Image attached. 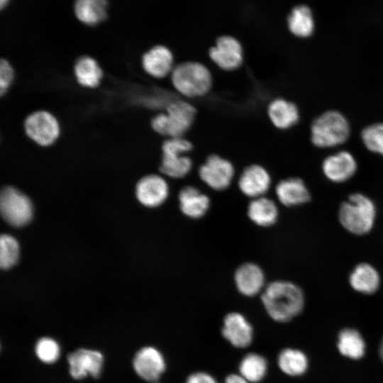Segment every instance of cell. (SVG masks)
I'll use <instances>...</instances> for the list:
<instances>
[{
	"label": "cell",
	"mask_w": 383,
	"mask_h": 383,
	"mask_svg": "<svg viewBox=\"0 0 383 383\" xmlns=\"http://www.w3.org/2000/svg\"><path fill=\"white\" fill-rule=\"evenodd\" d=\"M275 193L280 203L286 206L302 205L311 200L309 190L299 177L280 180L275 187Z\"/></svg>",
	"instance_id": "20"
},
{
	"label": "cell",
	"mask_w": 383,
	"mask_h": 383,
	"mask_svg": "<svg viewBox=\"0 0 383 383\" xmlns=\"http://www.w3.org/2000/svg\"><path fill=\"white\" fill-rule=\"evenodd\" d=\"M35 353L38 357L45 363L55 362L60 355L58 344L52 338H43L35 345Z\"/></svg>",
	"instance_id": "32"
},
{
	"label": "cell",
	"mask_w": 383,
	"mask_h": 383,
	"mask_svg": "<svg viewBox=\"0 0 383 383\" xmlns=\"http://www.w3.org/2000/svg\"><path fill=\"white\" fill-rule=\"evenodd\" d=\"M224 383H250L240 374H230L226 379Z\"/></svg>",
	"instance_id": "35"
},
{
	"label": "cell",
	"mask_w": 383,
	"mask_h": 383,
	"mask_svg": "<svg viewBox=\"0 0 383 383\" xmlns=\"http://www.w3.org/2000/svg\"><path fill=\"white\" fill-rule=\"evenodd\" d=\"M234 280L240 293L246 296H253L263 289L265 274L257 264L246 262L235 270Z\"/></svg>",
	"instance_id": "19"
},
{
	"label": "cell",
	"mask_w": 383,
	"mask_h": 383,
	"mask_svg": "<svg viewBox=\"0 0 383 383\" xmlns=\"http://www.w3.org/2000/svg\"><path fill=\"white\" fill-rule=\"evenodd\" d=\"M174 55L164 45H157L148 50L142 56L143 70L156 79L170 77L175 67Z\"/></svg>",
	"instance_id": "13"
},
{
	"label": "cell",
	"mask_w": 383,
	"mask_h": 383,
	"mask_svg": "<svg viewBox=\"0 0 383 383\" xmlns=\"http://www.w3.org/2000/svg\"><path fill=\"white\" fill-rule=\"evenodd\" d=\"M24 132L36 145L48 147L58 139L60 126L57 118L45 110L30 113L23 122Z\"/></svg>",
	"instance_id": "9"
},
{
	"label": "cell",
	"mask_w": 383,
	"mask_h": 383,
	"mask_svg": "<svg viewBox=\"0 0 383 383\" xmlns=\"http://www.w3.org/2000/svg\"><path fill=\"white\" fill-rule=\"evenodd\" d=\"M9 0H0L1 8L3 9L8 3Z\"/></svg>",
	"instance_id": "37"
},
{
	"label": "cell",
	"mask_w": 383,
	"mask_h": 383,
	"mask_svg": "<svg viewBox=\"0 0 383 383\" xmlns=\"http://www.w3.org/2000/svg\"><path fill=\"white\" fill-rule=\"evenodd\" d=\"M379 357L382 360V361L383 362V338L380 343V345H379Z\"/></svg>",
	"instance_id": "36"
},
{
	"label": "cell",
	"mask_w": 383,
	"mask_h": 383,
	"mask_svg": "<svg viewBox=\"0 0 383 383\" xmlns=\"http://www.w3.org/2000/svg\"><path fill=\"white\" fill-rule=\"evenodd\" d=\"M381 282L378 271L370 264L360 263L355 266L349 276L351 287L364 294L375 293Z\"/></svg>",
	"instance_id": "22"
},
{
	"label": "cell",
	"mask_w": 383,
	"mask_h": 383,
	"mask_svg": "<svg viewBox=\"0 0 383 383\" xmlns=\"http://www.w3.org/2000/svg\"><path fill=\"white\" fill-rule=\"evenodd\" d=\"M360 139L368 151L383 156V122L372 123L364 127Z\"/></svg>",
	"instance_id": "30"
},
{
	"label": "cell",
	"mask_w": 383,
	"mask_h": 383,
	"mask_svg": "<svg viewBox=\"0 0 383 383\" xmlns=\"http://www.w3.org/2000/svg\"><path fill=\"white\" fill-rule=\"evenodd\" d=\"M211 62L225 72L238 71L244 64V49L241 43L231 35L218 37L208 51Z\"/></svg>",
	"instance_id": "8"
},
{
	"label": "cell",
	"mask_w": 383,
	"mask_h": 383,
	"mask_svg": "<svg viewBox=\"0 0 383 383\" xmlns=\"http://www.w3.org/2000/svg\"><path fill=\"white\" fill-rule=\"evenodd\" d=\"M376 213V206L370 198L361 193H354L341 204L338 218L345 230L362 235L372 229Z\"/></svg>",
	"instance_id": "6"
},
{
	"label": "cell",
	"mask_w": 383,
	"mask_h": 383,
	"mask_svg": "<svg viewBox=\"0 0 383 383\" xmlns=\"http://www.w3.org/2000/svg\"><path fill=\"white\" fill-rule=\"evenodd\" d=\"M235 174L233 162L217 152L208 154L198 169L200 179L216 191L226 189L231 184Z\"/></svg>",
	"instance_id": "7"
},
{
	"label": "cell",
	"mask_w": 383,
	"mask_h": 383,
	"mask_svg": "<svg viewBox=\"0 0 383 383\" xmlns=\"http://www.w3.org/2000/svg\"><path fill=\"white\" fill-rule=\"evenodd\" d=\"M271 184L272 177L267 169L256 162L245 166L238 180L240 191L252 199L265 196Z\"/></svg>",
	"instance_id": "12"
},
{
	"label": "cell",
	"mask_w": 383,
	"mask_h": 383,
	"mask_svg": "<svg viewBox=\"0 0 383 383\" xmlns=\"http://www.w3.org/2000/svg\"><path fill=\"white\" fill-rule=\"evenodd\" d=\"M278 215V208L274 201L265 196L252 199L248 207L249 218L262 227L274 225Z\"/></svg>",
	"instance_id": "23"
},
{
	"label": "cell",
	"mask_w": 383,
	"mask_h": 383,
	"mask_svg": "<svg viewBox=\"0 0 383 383\" xmlns=\"http://www.w3.org/2000/svg\"><path fill=\"white\" fill-rule=\"evenodd\" d=\"M337 347L341 355L353 360L362 357L366 349L365 342L360 332L349 328L340 331Z\"/></svg>",
	"instance_id": "27"
},
{
	"label": "cell",
	"mask_w": 383,
	"mask_h": 383,
	"mask_svg": "<svg viewBox=\"0 0 383 383\" xmlns=\"http://www.w3.org/2000/svg\"><path fill=\"white\" fill-rule=\"evenodd\" d=\"M197 115L196 106L189 100L174 99L152 117L150 127L165 138L184 137L192 129Z\"/></svg>",
	"instance_id": "3"
},
{
	"label": "cell",
	"mask_w": 383,
	"mask_h": 383,
	"mask_svg": "<svg viewBox=\"0 0 383 383\" xmlns=\"http://www.w3.org/2000/svg\"><path fill=\"white\" fill-rule=\"evenodd\" d=\"M169 78L176 94L189 101L206 97L214 86L211 70L199 60H189L177 63Z\"/></svg>",
	"instance_id": "2"
},
{
	"label": "cell",
	"mask_w": 383,
	"mask_h": 383,
	"mask_svg": "<svg viewBox=\"0 0 383 383\" xmlns=\"http://www.w3.org/2000/svg\"><path fill=\"white\" fill-rule=\"evenodd\" d=\"M19 255V245L11 235H2L0 240V265L9 269L14 265Z\"/></svg>",
	"instance_id": "31"
},
{
	"label": "cell",
	"mask_w": 383,
	"mask_h": 383,
	"mask_svg": "<svg viewBox=\"0 0 383 383\" xmlns=\"http://www.w3.org/2000/svg\"><path fill=\"white\" fill-rule=\"evenodd\" d=\"M178 199L181 211L191 218L196 219L204 216L210 206L209 196L192 185L180 189Z\"/></svg>",
	"instance_id": "21"
},
{
	"label": "cell",
	"mask_w": 383,
	"mask_h": 383,
	"mask_svg": "<svg viewBox=\"0 0 383 383\" xmlns=\"http://www.w3.org/2000/svg\"><path fill=\"white\" fill-rule=\"evenodd\" d=\"M287 26L290 33L300 38H306L315 30L313 12L306 5H298L290 12L287 18Z\"/></svg>",
	"instance_id": "24"
},
{
	"label": "cell",
	"mask_w": 383,
	"mask_h": 383,
	"mask_svg": "<svg viewBox=\"0 0 383 383\" xmlns=\"http://www.w3.org/2000/svg\"><path fill=\"white\" fill-rule=\"evenodd\" d=\"M266 116L273 128L287 131L300 121V111L292 101L282 96L272 99L266 106Z\"/></svg>",
	"instance_id": "14"
},
{
	"label": "cell",
	"mask_w": 383,
	"mask_h": 383,
	"mask_svg": "<svg viewBox=\"0 0 383 383\" xmlns=\"http://www.w3.org/2000/svg\"><path fill=\"white\" fill-rule=\"evenodd\" d=\"M133 364L138 375L148 382L158 379L166 368L162 354L150 346L141 348L135 354Z\"/></svg>",
	"instance_id": "17"
},
{
	"label": "cell",
	"mask_w": 383,
	"mask_h": 383,
	"mask_svg": "<svg viewBox=\"0 0 383 383\" xmlns=\"http://www.w3.org/2000/svg\"><path fill=\"white\" fill-rule=\"evenodd\" d=\"M358 164L355 155L346 150H340L327 155L321 162L324 177L333 183H343L357 172Z\"/></svg>",
	"instance_id": "11"
},
{
	"label": "cell",
	"mask_w": 383,
	"mask_h": 383,
	"mask_svg": "<svg viewBox=\"0 0 383 383\" xmlns=\"http://www.w3.org/2000/svg\"><path fill=\"white\" fill-rule=\"evenodd\" d=\"M0 207L4 220L16 227L26 225L33 216V209L30 199L12 187L2 190Z\"/></svg>",
	"instance_id": "10"
},
{
	"label": "cell",
	"mask_w": 383,
	"mask_h": 383,
	"mask_svg": "<svg viewBox=\"0 0 383 383\" xmlns=\"http://www.w3.org/2000/svg\"><path fill=\"white\" fill-rule=\"evenodd\" d=\"M14 77V71L7 60L0 61V94L4 95L10 88Z\"/></svg>",
	"instance_id": "33"
},
{
	"label": "cell",
	"mask_w": 383,
	"mask_h": 383,
	"mask_svg": "<svg viewBox=\"0 0 383 383\" xmlns=\"http://www.w3.org/2000/svg\"><path fill=\"white\" fill-rule=\"evenodd\" d=\"M185 383H218L216 379L205 372H196L191 374Z\"/></svg>",
	"instance_id": "34"
},
{
	"label": "cell",
	"mask_w": 383,
	"mask_h": 383,
	"mask_svg": "<svg viewBox=\"0 0 383 383\" xmlns=\"http://www.w3.org/2000/svg\"><path fill=\"white\" fill-rule=\"evenodd\" d=\"M74 74L79 85L86 88H95L101 81L103 72L94 58L83 56L76 61Z\"/></svg>",
	"instance_id": "25"
},
{
	"label": "cell",
	"mask_w": 383,
	"mask_h": 383,
	"mask_svg": "<svg viewBox=\"0 0 383 383\" xmlns=\"http://www.w3.org/2000/svg\"><path fill=\"white\" fill-rule=\"evenodd\" d=\"M194 150V145L187 136L165 138L160 145V172L172 179L185 177L194 166L190 157Z\"/></svg>",
	"instance_id": "5"
},
{
	"label": "cell",
	"mask_w": 383,
	"mask_h": 383,
	"mask_svg": "<svg viewBox=\"0 0 383 383\" xmlns=\"http://www.w3.org/2000/svg\"><path fill=\"white\" fill-rule=\"evenodd\" d=\"M277 364L282 372L292 377L302 375L309 365L307 357L302 351L289 348L279 353Z\"/></svg>",
	"instance_id": "28"
},
{
	"label": "cell",
	"mask_w": 383,
	"mask_h": 383,
	"mask_svg": "<svg viewBox=\"0 0 383 383\" xmlns=\"http://www.w3.org/2000/svg\"><path fill=\"white\" fill-rule=\"evenodd\" d=\"M107 0H76L74 12L84 24L93 26L104 21L107 15Z\"/></svg>",
	"instance_id": "26"
},
{
	"label": "cell",
	"mask_w": 383,
	"mask_h": 383,
	"mask_svg": "<svg viewBox=\"0 0 383 383\" xmlns=\"http://www.w3.org/2000/svg\"><path fill=\"white\" fill-rule=\"evenodd\" d=\"M169 185L160 174H150L143 177L137 183L135 194L145 206L154 208L163 204L169 195Z\"/></svg>",
	"instance_id": "15"
},
{
	"label": "cell",
	"mask_w": 383,
	"mask_h": 383,
	"mask_svg": "<svg viewBox=\"0 0 383 383\" xmlns=\"http://www.w3.org/2000/svg\"><path fill=\"white\" fill-rule=\"evenodd\" d=\"M267 367V362L262 355L250 353L240 362L239 374L250 383H257L265 377Z\"/></svg>",
	"instance_id": "29"
},
{
	"label": "cell",
	"mask_w": 383,
	"mask_h": 383,
	"mask_svg": "<svg viewBox=\"0 0 383 383\" xmlns=\"http://www.w3.org/2000/svg\"><path fill=\"white\" fill-rule=\"evenodd\" d=\"M221 333L233 346L244 348L249 346L253 339V328L248 319L238 312L226 315Z\"/></svg>",
	"instance_id": "16"
},
{
	"label": "cell",
	"mask_w": 383,
	"mask_h": 383,
	"mask_svg": "<svg viewBox=\"0 0 383 383\" xmlns=\"http://www.w3.org/2000/svg\"><path fill=\"white\" fill-rule=\"evenodd\" d=\"M262 304L270 317L277 322H287L301 313L304 294L293 282L277 280L268 284L261 296Z\"/></svg>",
	"instance_id": "1"
},
{
	"label": "cell",
	"mask_w": 383,
	"mask_h": 383,
	"mask_svg": "<svg viewBox=\"0 0 383 383\" xmlns=\"http://www.w3.org/2000/svg\"><path fill=\"white\" fill-rule=\"evenodd\" d=\"M67 361L74 379H82L87 374L97 378L101 373L103 356L96 350L82 348L70 353Z\"/></svg>",
	"instance_id": "18"
},
{
	"label": "cell",
	"mask_w": 383,
	"mask_h": 383,
	"mask_svg": "<svg viewBox=\"0 0 383 383\" xmlns=\"http://www.w3.org/2000/svg\"><path fill=\"white\" fill-rule=\"evenodd\" d=\"M350 133V122L342 112L327 110L311 122L310 140L318 148H333L347 142Z\"/></svg>",
	"instance_id": "4"
}]
</instances>
